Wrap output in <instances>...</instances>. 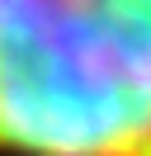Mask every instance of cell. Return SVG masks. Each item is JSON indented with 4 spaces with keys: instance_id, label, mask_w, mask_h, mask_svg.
I'll return each instance as SVG.
<instances>
[{
    "instance_id": "cell-1",
    "label": "cell",
    "mask_w": 151,
    "mask_h": 156,
    "mask_svg": "<svg viewBox=\"0 0 151 156\" xmlns=\"http://www.w3.org/2000/svg\"><path fill=\"white\" fill-rule=\"evenodd\" d=\"M0 156H151V0H0Z\"/></svg>"
}]
</instances>
